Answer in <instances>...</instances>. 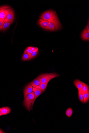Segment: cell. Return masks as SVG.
I'll use <instances>...</instances> for the list:
<instances>
[{"label":"cell","instance_id":"obj_1","mask_svg":"<svg viewBox=\"0 0 89 133\" xmlns=\"http://www.w3.org/2000/svg\"><path fill=\"white\" fill-rule=\"evenodd\" d=\"M41 19L53 24L56 31L62 27L60 21L56 12L52 10H49L43 13L40 16Z\"/></svg>","mask_w":89,"mask_h":133},{"label":"cell","instance_id":"obj_2","mask_svg":"<svg viewBox=\"0 0 89 133\" xmlns=\"http://www.w3.org/2000/svg\"><path fill=\"white\" fill-rule=\"evenodd\" d=\"M35 98V93L34 92L28 94L25 98L24 105L25 108L29 111L32 110V103Z\"/></svg>","mask_w":89,"mask_h":133},{"label":"cell","instance_id":"obj_3","mask_svg":"<svg viewBox=\"0 0 89 133\" xmlns=\"http://www.w3.org/2000/svg\"><path fill=\"white\" fill-rule=\"evenodd\" d=\"M4 12L6 17L4 22H9L12 24L15 18V13L14 10L10 8L6 10Z\"/></svg>","mask_w":89,"mask_h":133},{"label":"cell","instance_id":"obj_4","mask_svg":"<svg viewBox=\"0 0 89 133\" xmlns=\"http://www.w3.org/2000/svg\"><path fill=\"white\" fill-rule=\"evenodd\" d=\"M59 76L58 74L55 72L42 74L41 78L42 83L49 82L51 80L54 78L58 77Z\"/></svg>","mask_w":89,"mask_h":133},{"label":"cell","instance_id":"obj_5","mask_svg":"<svg viewBox=\"0 0 89 133\" xmlns=\"http://www.w3.org/2000/svg\"><path fill=\"white\" fill-rule=\"evenodd\" d=\"M42 74L36 78L34 80L30 82V84L33 87H36L42 83Z\"/></svg>","mask_w":89,"mask_h":133},{"label":"cell","instance_id":"obj_6","mask_svg":"<svg viewBox=\"0 0 89 133\" xmlns=\"http://www.w3.org/2000/svg\"><path fill=\"white\" fill-rule=\"evenodd\" d=\"M33 92L35 93V98L32 103V106H33L34 103L36 99L43 93L42 90L37 88H36V87H33Z\"/></svg>","mask_w":89,"mask_h":133},{"label":"cell","instance_id":"obj_7","mask_svg":"<svg viewBox=\"0 0 89 133\" xmlns=\"http://www.w3.org/2000/svg\"><path fill=\"white\" fill-rule=\"evenodd\" d=\"M33 92V87L30 83H29L26 86L24 90V96L25 98L29 94Z\"/></svg>","mask_w":89,"mask_h":133},{"label":"cell","instance_id":"obj_8","mask_svg":"<svg viewBox=\"0 0 89 133\" xmlns=\"http://www.w3.org/2000/svg\"><path fill=\"white\" fill-rule=\"evenodd\" d=\"M12 24L9 22H3L0 26V31H5L7 30Z\"/></svg>","mask_w":89,"mask_h":133},{"label":"cell","instance_id":"obj_9","mask_svg":"<svg viewBox=\"0 0 89 133\" xmlns=\"http://www.w3.org/2000/svg\"><path fill=\"white\" fill-rule=\"evenodd\" d=\"M49 22L47 21L40 18L38 20V24L40 27L45 29L48 26Z\"/></svg>","mask_w":89,"mask_h":133},{"label":"cell","instance_id":"obj_10","mask_svg":"<svg viewBox=\"0 0 89 133\" xmlns=\"http://www.w3.org/2000/svg\"><path fill=\"white\" fill-rule=\"evenodd\" d=\"M81 37L82 40H89V31H87L85 28L82 32Z\"/></svg>","mask_w":89,"mask_h":133},{"label":"cell","instance_id":"obj_11","mask_svg":"<svg viewBox=\"0 0 89 133\" xmlns=\"http://www.w3.org/2000/svg\"><path fill=\"white\" fill-rule=\"evenodd\" d=\"M2 115H5L9 114L11 111V109L8 107H4L0 108Z\"/></svg>","mask_w":89,"mask_h":133},{"label":"cell","instance_id":"obj_12","mask_svg":"<svg viewBox=\"0 0 89 133\" xmlns=\"http://www.w3.org/2000/svg\"><path fill=\"white\" fill-rule=\"evenodd\" d=\"M73 82L78 91H81L83 86V84L80 82V80H75Z\"/></svg>","mask_w":89,"mask_h":133},{"label":"cell","instance_id":"obj_13","mask_svg":"<svg viewBox=\"0 0 89 133\" xmlns=\"http://www.w3.org/2000/svg\"><path fill=\"white\" fill-rule=\"evenodd\" d=\"M49 82H47L45 83H41L40 85L36 86V87L42 91L43 92H44L47 88L48 84Z\"/></svg>","mask_w":89,"mask_h":133},{"label":"cell","instance_id":"obj_14","mask_svg":"<svg viewBox=\"0 0 89 133\" xmlns=\"http://www.w3.org/2000/svg\"><path fill=\"white\" fill-rule=\"evenodd\" d=\"M45 29L51 31H56L54 25L52 23L49 22L48 26L46 27Z\"/></svg>","mask_w":89,"mask_h":133},{"label":"cell","instance_id":"obj_15","mask_svg":"<svg viewBox=\"0 0 89 133\" xmlns=\"http://www.w3.org/2000/svg\"><path fill=\"white\" fill-rule=\"evenodd\" d=\"M80 82L83 84V87H82L81 92L83 93L84 94L86 93L88 90H89V87L86 83H85L80 80Z\"/></svg>","mask_w":89,"mask_h":133},{"label":"cell","instance_id":"obj_16","mask_svg":"<svg viewBox=\"0 0 89 133\" xmlns=\"http://www.w3.org/2000/svg\"><path fill=\"white\" fill-rule=\"evenodd\" d=\"M84 103H87L89 101V90L83 94Z\"/></svg>","mask_w":89,"mask_h":133},{"label":"cell","instance_id":"obj_17","mask_svg":"<svg viewBox=\"0 0 89 133\" xmlns=\"http://www.w3.org/2000/svg\"><path fill=\"white\" fill-rule=\"evenodd\" d=\"M31 56V55L27 52H24L23 54L22 60L23 61H25L28 60Z\"/></svg>","mask_w":89,"mask_h":133},{"label":"cell","instance_id":"obj_18","mask_svg":"<svg viewBox=\"0 0 89 133\" xmlns=\"http://www.w3.org/2000/svg\"><path fill=\"white\" fill-rule=\"evenodd\" d=\"M73 112V109L71 108H69L66 111L65 114L68 117L71 118Z\"/></svg>","mask_w":89,"mask_h":133},{"label":"cell","instance_id":"obj_19","mask_svg":"<svg viewBox=\"0 0 89 133\" xmlns=\"http://www.w3.org/2000/svg\"><path fill=\"white\" fill-rule=\"evenodd\" d=\"M4 11L0 13V22L2 23L4 22L6 17V14Z\"/></svg>","mask_w":89,"mask_h":133},{"label":"cell","instance_id":"obj_20","mask_svg":"<svg viewBox=\"0 0 89 133\" xmlns=\"http://www.w3.org/2000/svg\"><path fill=\"white\" fill-rule=\"evenodd\" d=\"M78 91V97L80 101L84 103V96L81 91Z\"/></svg>","mask_w":89,"mask_h":133},{"label":"cell","instance_id":"obj_21","mask_svg":"<svg viewBox=\"0 0 89 133\" xmlns=\"http://www.w3.org/2000/svg\"><path fill=\"white\" fill-rule=\"evenodd\" d=\"M38 51L33 52L31 56L29 57V59H28V60H31L33 59L37 55L38 53Z\"/></svg>","mask_w":89,"mask_h":133},{"label":"cell","instance_id":"obj_22","mask_svg":"<svg viewBox=\"0 0 89 133\" xmlns=\"http://www.w3.org/2000/svg\"><path fill=\"white\" fill-rule=\"evenodd\" d=\"M11 8L9 6L7 5L3 6L0 7V13L8 8Z\"/></svg>","mask_w":89,"mask_h":133},{"label":"cell","instance_id":"obj_23","mask_svg":"<svg viewBox=\"0 0 89 133\" xmlns=\"http://www.w3.org/2000/svg\"><path fill=\"white\" fill-rule=\"evenodd\" d=\"M29 49L32 50L33 52V51H38V48L37 47H30L28 48Z\"/></svg>","mask_w":89,"mask_h":133},{"label":"cell","instance_id":"obj_24","mask_svg":"<svg viewBox=\"0 0 89 133\" xmlns=\"http://www.w3.org/2000/svg\"><path fill=\"white\" fill-rule=\"evenodd\" d=\"M24 52H27L30 54L31 56L33 52V51L32 50L30 49H28V48H27V49H26Z\"/></svg>","mask_w":89,"mask_h":133},{"label":"cell","instance_id":"obj_25","mask_svg":"<svg viewBox=\"0 0 89 133\" xmlns=\"http://www.w3.org/2000/svg\"><path fill=\"white\" fill-rule=\"evenodd\" d=\"M87 31H89V20H88V24H87L86 28H85Z\"/></svg>","mask_w":89,"mask_h":133},{"label":"cell","instance_id":"obj_26","mask_svg":"<svg viewBox=\"0 0 89 133\" xmlns=\"http://www.w3.org/2000/svg\"><path fill=\"white\" fill-rule=\"evenodd\" d=\"M5 133L4 132H3L0 129V133Z\"/></svg>","mask_w":89,"mask_h":133},{"label":"cell","instance_id":"obj_27","mask_svg":"<svg viewBox=\"0 0 89 133\" xmlns=\"http://www.w3.org/2000/svg\"><path fill=\"white\" fill-rule=\"evenodd\" d=\"M2 114L1 112L0 111V116H2Z\"/></svg>","mask_w":89,"mask_h":133},{"label":"cell","instance_id":"obj_28","mask_svg":"<svg viewBox=\"0 0 89 133\" xmlns=\"http://www.w3.org/2000/svg\"><path fill=\"white\" fill-rule=\"evenodd\" d=\"M2 23V22H0V26L1 25Z\"/></svg>","mask_w":89,"mask_h":133}]
</instances>
